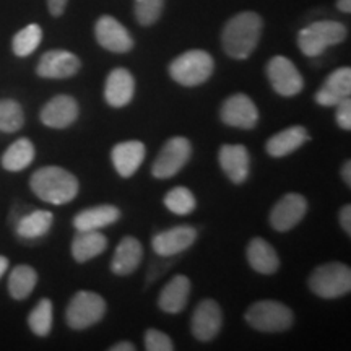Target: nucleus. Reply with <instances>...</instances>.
<instances>
[{"mask_svg":"<svg viewBox=\"0 0 351 351\" xmlns=\"http://www.w3.org/2000/svg\"><path fill=\"white\" fill-rule=\"evenodd\" d=\"M263 29L262 16L256 12H241L226 21L221 46L231 59L245 60L256 51Z\"/></svg>","mask_w":351,"mask_h":351,"instance_id":"f257e3e1","label":"nucleus"},{"mask_svg":"<svg viewBox=\"0 0 351 351\" xmlns=\"http://www.w3.org/2000/svg\"><path fill=\"white\" fill-rule=\"evenodd\" d=\"M29 187L34 195L52 205H64L75 199L78 194V179L67 169L59 166H44L34 171L29 179Z\"/></svg>","mask_w":351,"mask_h":351,"instance_id":"f03ea898","label":"nucleus"},{"mask_svg":"<svg viewBox=\"0 0 351 351\" xmlns=\"http://www.w3.org/2000/svg\"><path fill=\"white\" fill-rule=\"evenodd\" d=\"M311 291L324 300H337L348 295L351 289V270L340 262L324 263L315 267L307 280Z\"/></svg>","mask_w":351,"mask_h":351,"instance_id":"7ed1b4c3","label":"nucleus"},{"mask_svg":"<svg viewBox=\"0 0 351 351\" xmlns=\"http://www.w3.org/2000/svg\"><path fill=\"white\" fill-rule=\"evenodd\" d=\"M213 57L207 51L192 49L178 56L169 65V75L182 86H199L212 77Z\"/></svg>","mask_w":351,"mask_h":351,"instance_id":"20e7f679","label":"nucleus"},{"mask_svg":"<svg viewBox=\"0 0 351 351\" xmlns=\"http://www.w3.org/2000/svg\"><path fill=\"white\" fill-rule=\"evenodd\" d=\"M346 28L340 21L322 20L314 21L298 34V46L307 57H319L330 46L343 43L346 39Z\"/></svg>","mask_w":351,"mask_h":351,"instance_id":"39448f33","label":"nucleus"},{"mask_svg":"<svg viewBox=\"0 0 351 351\" xmlns=\"http://www.w3.org/2000/svg\"><path fill=\"white\" fill-rule=\"evenodd\" d=\"M245 320L258 332L278 333L287 332L295 322L293 311L280 301L263 300L249 306L245 311Z\"/></svg>","mask_w":351,"mask_h":351,"instance_id":"423d86ee","label":"nucleus"},{"mask_svg":"<svg viewBox=\"0 0 351 351\" xmlns=\"http://www.w3.org/2000/svg\"><path fill=\"white\" fill-rule=\"evenodd\" d=\"M106 314V301L95 291H78L65 311V320L72 330H85L101 322Z\"/></svg>","mask_w":351,"mask_h":351,"instance_id":"0eeeda50","label":"nucleus"},{"mask_svg":"<svg viewBox=\"0 0 351 351\" xmlns=\"http://www.w3.org/2000/svg\"><path fill=\"white\" fill-rule=\"evenodd\" d=\"M192 156V145L186 137H171L158 153L152 166V174L156 179H171L189 163Z\"/></svg>","mask_w":351,"mask_h":351,"instance_id":"6e6552de","label":"nucleus"},{"mask_svg":"<svg viewBox=\"0 0 351 351\" xmlns=\"http://www.w3.org/2000/svg\"><path fill=\"white\" fill-rule=\"evenodd\" d=\"M267 77L271 88L283 98H293L304 88V78L300 70L285 56L271 57L270 62L267 64Z\"/></svg>","mask_w":351,"mask_h":351,"instance_id":"1a4fd4ad","label":"nucleus"},{"mask_svg":"<svg viewBox=\"0 0 351 351\" xmlns=\"http://www.w3.org/2000/svg\"><path fill=\"white\" fill-rule=\"evenodd\" d=\"M95 38L101 47L116 54H125L134 49V38L127 28L111 15H103L95 25Z\"/></svg>","mask_w":351,"mask_h":351,"instance_id":"9d476101","label":"nucleus"},{"mask_svg":"<svg viewBox=\"0 0 351 351\" xmlns=\"http://www.w3.org/2000/svg\"><path fill=\"white\" fill-rule=\"evenodd\" d=\"M82 69V60L73 52L54 49L44 52L39 59L36 73L41 78L62 80L77 75Z\"/></svg>","mask_w":351,"mask_h":351,"instance_id":"9b49d317","label":"nucleus"},{"mask_svg":"<svg viewBox=\"0 0 351 351\" xmlns=\"http://www.w3.org/2000/svg\"><path fill=\"white\" fill-rule=\"evenodd\" d=\"M307 213V200L301 194H287L275 204L270 212V225L274 230L285 232L300 225Z\"/></svg>","mask_w":351,"mask_h":351,"instance_id":"f8f14e48","label":"nucleus"},{"mask_svg":"<svg viewBox=\"0 0 351 351\" xmlns=\"http://www.w3.org/2000/svg\"><path fill=\"white\" fill-rule=\"evenodd\" d=\"M219 117L230 127L238 129H254L258 122V111L254 101L244 93H236L223 103Z\"/></svg>","mask_w":351,"mask_h":351,"instance_id":"ddd939ff","label":"nucleus"},{"mask_svg":"<svg viewBox=\"0 0 351 351\" xmlns=\"http://www.w3.org/2000/svg\"><path fill=\"white\" fill-rule=\"evenodd\" d=\"M80 108L75 98L69 95H57L44 104L39 119L51 129H67L78 119Z\"/></svg>","mask_w":351,"mask_h":351,"instance_id":"4468645a","label":"nucleus"},{"mask_svg":"<svg viewBox=\"0 0 351 351\" xmlns=\"http://www.w3.org/2000/svg\"><path fill=\"white\" fill-rule=\"evenodd\" d=\"M197 236H199V232L195 228L187 225L174 226L153 236L152 247L158 256L173 257L176 254L187 251L197 241Z\"/></svg>","mask_w":351,"mask_h":351,"instance_id":"2eb2a0df","label":"nucleus"},{"mask_svg":"<svg viewBox=\"0 0 351 351\" xmlns=\"http://www.w3.org/2000/svg\"><path fill=\"white\" fill-rule=\"evenodd\" d=\"M223 326L221 307L217 301L205 300L195 307L192 314L191 328L199 341H210L218 335Z\"/></svg>","mask_w":351,"mask_h":351,"instance_id":"dca6fc26","label":"nucleus"},{"mask_svg":"<svg viewBox=\"0 0 351 351\" xmlns=\"http://www.w3.org/2000/svg\"><path fill=\"white\" fill-rule=\"evenodd\" d=\"M218 160L221 169L232 184H243L251 171V155L244 145H223Z\"/></svg>","mask_w":351,"mask_h":351,"instance_id":"f3484780","label":"nucleus"},{"mask_svg":"<svg viewBox=\"0 0 351 351\" xmlns=\"http://www.w3.org/2000/svg\"><path fill=\"white\" fill-rule=\"evenodd\" d=\"M135 95V78L127 69H114L109 72L104 85V99L111 108L121 109L130 103Z\"/></svg>","mask_w":351,"mask_h":351,"instance_id":"a211bd4d","label":"nucleus"},{"mask_svg":"<svg viewBox=\"0 0 351 351\" xmlns=\"http://www.w3.org/2000/svg\"><path fill=\"white\" fill-rule=\"evenodd\" d=\"M351 69L340 67L326 78L324 85L315 93V103L324 108H335L341 99L350 98Z\"/></svg>","mask_w":351,"mask_h":351,"instance_id":"6ab92c4d","label":"nucleus"},{"mask_svg":"<svg viewBox=\"0 0 351 351\" xmlns=\"http://www.w3.org/2000/svg\"><path fill=\"white\" fill-rule=\"evenodd\" d=\"M147 148L138 140H127V142L117 143L111 152V160L114 168L121 178H132L142 166Z\"/></svg>","mask_w":351,"mask_h":351,"instance_id":"aec40b11","label":"nucleus"},{"mask_svg":"<svg viewBox=\"0 0 351 351\" xmlns=\"http://www.w3.org/2000/svg\"><path fill=\"white\" fill-rule=\"evenodd\" d=\"M191 295V280L186 275H176L161 289L158 306L166 314H179L187 306Z\"/></svg>","mask_w":351,"mask_h":351,"instance_id":"412c9836","label":"nucleus"},{"mask_svg":"<svg viewBox=\"0 0 351 351\" xmlns=\"http://www.w3.org/2000/svg\"><path fill=\"white\" fill-rule=\"evenodd\" d=\"M143 258V247L137 238L125 236L116 247L114 257L111 261L112 274L125 276L134 274L138 269L140 262Z\"/></svg>","mask_w":351,"mask_h":351,"instance_id":"4be33fe9","label":"nucleus"},{"mask_svg":"<svg viewBox=\"0 0 351 351\" xmlns=\"http://www.w3.org/2000/svg\"><path fill=\"white\" fill-rule=\"evenodd\" d=\"M307 140H309V134H307L304 127L293 125L270 137L269 142L265 143V150L270 156L283 158L295 153Z\"/></svg>","mask_w":351,"mask_h":351,"instance_id":"5701e85b","label":"nucleus"},{"mask_svg":"<svg viewBox=\"0 0 351 351\" xmlns=\"http://www.w3.org/2000/svg\"><path fill=\"white\" fill-rule=\"evenodd\" d=\"M121 218V210L114 205H98L77 213L73 226L77 231H99L101 228L111 226Z\"/></svg>","mask_w":351,"mask_h":351,"instance_id":"b1692460","label":"nucleus"},{"mask_svg":"<svg viewBox=\"0 0 351 351\" xmlns=\"http://www.w3.org/2000/svg\"><path fill=\"white\" fill-rule=\"evenodd\" d=\"M247 261L262 275H274L280 269V257L274 245L262 238H252L247 245Z\"/></svg>","mask_w":351,"mask_h":351,"instance_id":"393cba45","label":"nucleus"},{"mask_svg":"<svg viewBox=\"0 0 351 351\" xmlns=\"http://www.w3.org/2000/svg\"><path fill=\"white\" fill-rule=\"evenodd\" d=\"M70 249L75 262L85 263L106 251L108 238L101 231H77Z\"/></svg>","mask_w":351,"mask_h":351,"instance_id":"a878e982","label":"nucleus"},{"mask_svg":"<svg viewBox=\"0 0 351 351\" xmlns=\"http://www.w3.org/2000/svg\"><path fill=\"white\" fill-rule=\"evenodd\" d=\"M52 223H54V215L51 212L34 210V212L26 213L16 221L15 232L21 239H39L49 232Z\"/></svg>","mask_w":351,"mask_h":351,"instance_id":"bb28decb","label":"nucleus"},{"mask_svg":"<svg viewBox=\"0 0 351 351\" xmlns=\"http://www.w3.org/2000/svg\"><path fill=\"white\" fill-rule=\"evenodd\" d=\"M34 156H36V150H34L32 140L19 138L7 148L0 163H2V168L5 171L19 173V171L26 169L33 163Z\"/></svg>","mask_w":351,"mask_h":351,"instance_id":"cd10ccee","label":"nucleus"},{"mask_svg":"<svg viewBox=\"0 0 351 351\" xmlns=\"http://www.w3.org/2000/svg\"><path fill=\"white\" fill-rule=\"evenodd\" d=\"M38 283V274L29 265H16L8 276V293L13 300L23 301L33 293Z\"/></svg>","mask_w":351,"mask_h":351,"instance_id":"c85d7f7f","label":"nucleus"},{"mask_svg":"<svg viewBox=\"0 0 351 351\" xmlns=\"http://www.w3.org/2000/svg\"><path fill=\"white\" fill-rule=\"evenodd\" d=\"M41 41H43L41 26L36 23L25 26L23 29H20V32L13 36V41H12L13 54L19 57L32 56L33 52L38 49Z\"/></svg>","mask_w":351,"mask_h":351,"instance_id":"c756f323","label":"nucleus"},{"mask_svg":"<svg viewBox=\"0 0 351 351\" xmlns=\"http://www.w3.org/2000/svg\"><path fill=\"white\" fill-rule=\"evenodd\" d=\"M25 124V112L19 101L0 99V132L15 134Z\"/></svg>","mask_w":351,"mask_h":351,"instance_id":"7c9ffc66","label":"nucleus"},{"mask_svg":"<svg viewBox=\"0 0 351 351\" xmlns=\"http://www.w3.org/2000/svg\"><path fill=\"white\" fill-rule=\"evenodd\" d=\"M52 319H54V313H52V302L51 300H41L34 306V309L28 315V326L32 332L38 337H47L52 330Z\"/></svg>","mask_w":351,"mask_h":351,"instance_id":"2f4dec72","label":"nucleus"},{"mask_svg":"<svg viewBox=\"0 0 351 351\" xmlns=\"http://www.w3.org/2000/svg\"><path fill=\"white\" fill-rule=\"evenodd\" d=\"M163 202H165V207L168 208L171 213L179 215V217L192 213L197 207L195 197L187 187L171 189L168 194L165 195Z\"/></svg>","mask_w":351,"mask_h":351,"instance_id":"473e14b6","label":"nucleus"},{"mask_svg":"<svg viewBox=\"0 0 351 351\" xmlns=\"http://www.w3.org/2000/svg\"><path fill=\"white\" fill-rule=\"evenodd\" d=\"M165 0H135V19L142 26H152L160 20Z\"/></svg>","mask_w":351,"mask_h":351,"instance_id":"72a5a7b5","label":"nucleus"},{"mask_svg":"<svg viewBox=\"0 0 351 351\" xmlns=\"http://www.w3.org/2000/svg\"><path fill=\"white\" fill-rule=\"evenodd\" d=\"M145 350L148 351H173L174 343L169 335L156 328H148L145 332Z\"/></svg>","mask_w":351,"mask_h":351,"instance_id":"f704fd0d","label":"nucleus"},{"mask_svg":"<svg viewBox=\"0 0 351 351\" xmlns=\"http://www.w3.org/2000/svg\"><path fill=\"white\" fill-rule=\"evenodd\" d=\"M335 108H337L335 119L339 122L340 129L350 130L351 129V99L350 98L341 99Z\"/></svg>","mask_w":351,"mask_h":351,"instance_id":"c9c22d12","label":"nucleus"},{"mask_svg":"<svg viewBox=\"0 0 351 351\" xmlns=\"http://www.w3.org/2000/svg\"><path fill=\"white\" fill-rule=\"evenodd\" d=\"M340 225L346 234H351V205H345L340 210Z\"/></svg>","mask_w":351,"mask_h":351,"instance_id":"e433bc0d","label":"nucleus"},{"mask_svg":"<svg viewBox=\"0 0 351 351\" xmlns=\"http://www.w3.org/2000/svg\"><path fill=\"white\" fill-rule=\"evenodd\" d=\"M69 0H47V8H49L52 16H60L65 12Z\"/></svg>","mask_w":351,"mask_h":351,"instance_id":"4c0bfd02","label":"nucleus"},{"mask_svg":"<svg viewBox=\"0 0 351 351\" xmlns=\"http://www.w3.org/2000/svg\"><path fill=\"white\" fill-rule=\"evenodd\" d=\"M341 178L346 186H351V161H345L343 168H341Z\"/></svg>","mask_w":351,"mask_h":351,"instance_id":"58836bf2","label":"nucleus"},{"mask_svg":"<svg viewBox=\"0 0 351 351\" xmlns=\"http://www.w3.org/2000/svg\"><path fill=\"white\" fill-rule=\"evenodd\" d=\"M111 351H135V345L130 341H119V343L111 346Z\"/></svg>","mask_w":351,"mask_h":351,"instance_id":"ea45409f","label":"nucleus"},{"mask_svg":"<svg viewBox=\"0 0 351 351\" xmlns=\"http://www.w3.org/2000/svg\"><path fill=\"white\" fill-rule=\"evenodd\" d=\"M337 8L343 13L351 12V0H337Z\"/></svg>","mask_w":351,"mask_h":351,"instance_id":"a19ab883","label":"nucleus"},{"mask_svg":"<svg viewBox=\"0 0 351 351\" xmlns=\"http://www.w3.org/2000/svg\"><path fill=\"white\" fill-rule=\"evenodd\" d=\"M7 269H8V258L0 256V278H2L3 274H5Z\"/></svg>","mask_w":351,"mask_h":351,"instance_id":"79ce46f5","label":"nucleus"}]
</instances>
